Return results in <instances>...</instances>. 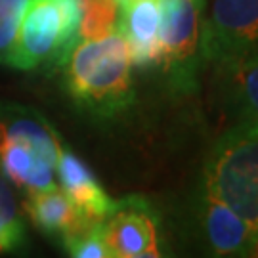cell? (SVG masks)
<instances>
[{"label": "cell", "mask_w": 258, "mask_h": 258, "mask_svg": "<svg viewBox=\"0 0 258 258\" xmlns=\"http://www.w3.org/2000/svg\"><path fill=\"white\" fill-rule=\"evenodd\" d=\"M220 96L228 109L235 115V122H256L258 119V63L256 52L231 57L214 65Z\"/></svg>", "instance_id": "30bf717a"}, {"label": "cell", "mask_w": 258, "mask_h": 258, "mask_svg": "<svg viewBox=\"0 0 258 258\" xmlns=\"http://www.w3.org/2000/svg\"><path fill=\"white\" fill-rule=\"evenodd\" d=\"M168 231L166 228L159 235H157L155 239L149 243L148 247L144 250H140L138 254H134V256L130 258H174V250L170 247V241H168V235H166Z\"/></svg>", "instance_id": "2e32d148"}, {"label": "cell", "mask_w": 258, "mask_h": 258, "mask_svg": "<svg viewBox=\"0 0 258 258\" xmlns=\"http://www.w3.org/2000/svg\"><path fill=\"white\" fill-rule=\"evenodd\" d=\"M161 19L159 0H120L119 35L122 37L132 67L151 69L159 61L157 31Z\"/></svg>", "instance_id": "ba28073f"}, {"label": "cell", "mask_w": 258, "mask_h": 258, "mask_svg": "<svg viewBox=\"0 0 258 258\" xmlns=\"http://www.w3.org/2000/svg\"><path fill=\"white\" fill-rule=\"evenodd\" d=\"M159 6L157 69L165 73L174 90L189 92L201 69L199 33L203 0H159Z\"/></svg>", "instance_id": "277c9868"}, {"label": "cell", "mask_w": 258, "mask_h": 258, "mask_svg": "<svg viewBox=\"0 0 258 258\" xmlns=\"http://www.w3.org/2000/svg\"><path fill=\"white\" fill-rule=\"evenodd\" d=\"M21 207L38 230L65 249L96 226L77 209L59 185L27 194Z\"/></svg>", "instance_id": "52a82bcc"}, {"label": "cell", "mask_w": 258, "mask_h": 258, "mask_svg": "<svg viewBox=\"0 0 258 258\" xmlns=\"http://www.w3.org/2000/svg\"><path fill=\"white\" fill-rule=\"evenodd\" d=\"M69 258H122L103 241L98 224L67 247ZM130 258V256H128Z\"/></svg>", "instance_id": "5bb4252c"}, {"label": "cell", "mask_w": 258, "mask_h": 258, "mask_svg": "<svg viewBox=\"0 0 258 258\" xmlns=\"http://www.w3.org/2000/svg\"><path fill=\"white\" fill-rule=\"evenodd\" d=\"M25 249L23 218H8L0 214V254H16Z\"/></svg>", "instance_id": "9a60e30c"}, {"label": "cell", "mask_w": 258, "mask_h": 258, "mask_svg": "<svg viewBox=\"0 0 258 258\" xmlns=\"http://www.w3.org/2000/svg\"><path fill=\"white\" fill-rule=\"evenodd\" d=\"M59 69L65 92L96 119H115L136 102L132 63L119 33L100 40L79 38Z\"/></svg>", "instance_id": "6da1fadb"}, {"label": "cell", "mask_w": 258, "mask_h": 258, "mask_svg": "<svg viewBox=\"0 0 258 258\" xmlns=\"http://www.w3.org/2000/svg\"><path fill=\"white\" fill-rule=\"evenodd\" d=\"M191 216L205 258H256L258 228L241 220L226 205L197 191Z\"/></svg>", "instance_id": "8992f818"}, {"label": "cell", "mask_w": 258, "mask_h": 258, "mask_svg": "<svg viewBox=\"0 0 258 258\" xmlns=\"http://www.w3.org/2000/svg\"><path fill=\"white\" fill-rule=\"evenodd\" d=\"M0 168L10 184L23 189V194H35L57 185L55 166L38 155L25 142L0 134Z\"/></svg>", "instance_id": "8fae6325"}, {"label": "cell", "mask_w": 258, "mask_h": 258, "mask_svg": "<svg viewBox=\"0 0 258 258\" xmlns=\"http://www.w3.org/2000/svg\"><path fill=\"white\" fill-rule=\"evenodd\" d=\"M55 182L92 224L102 222L109 212L113 199L86 163L81 161L65 144H61L55 161Z\"/></svg>", "instance_id": "9c48e42d"}, {"label": "cell", "mask_w": 258, "mask_h": 258, "mask_svg": "<svg viewBox=\"0 0 258 258\" xmlns=\"http://www.w3.org/2000/svg\"><path fill=\"white\" fill-rule=\"evenodd\" d=\"M81 16L79 0H29L8 67L21 71L61 67L79 42Z\"/></svg>", "instance_id": "3957f363"}, {"label": "cell", "mask_w": 258, "mask_h": 258, "mask_svg": "<svg viewBox=\"0 0 258 258\" xmlns=\"http://www.w3.org/2000/svg\"><path fill=\"white\" fill-rule=\"evenodd\" d=\"M258 0H211L201 18V67L256 52Z\"/></svg>", "instance_id": "5b68a950"}, {"label": "cell", "mask_w": 258, "mask_h": 258, "mask_svg": "<svg viewBox=\"0 0 258 258\" xmlns=\"http://www.w3.org/2000/svg\"><path fill=\"white\" fill-rule=\"evenodd\" d=\"M197 191L258 228V122H235L207 155Z\"/></svg>", "instance_id": "7a4b0ae2"}, {"label": "cell", "mask_w": 258, "mask_h": 258, "mask_svg": "<svg viewBox=\"0 0 258 258\" xmlns=\"http://www.w3.org/2000/svg\"><path fill=\"white\" fill-rule=\"evenodd\" d=\"M29 0H0V63L8 65Z\"/></svg>", "instance_id": "4fadbf2b"}, {"label": "cell", "mask_w": 258, "mask_h": 258, "mask_svg": "<svg viewBox=\"0 0 258 258\" xmlns=\"http://www.w3.org/2000/svg\"><path fill=\"white\" fill-rule=\"evenodd\" d=\"M81 10V40H100L117 33L119 0H86Z\"/></svg>", "instance_id": "7c38bea8"}]
</instances>
